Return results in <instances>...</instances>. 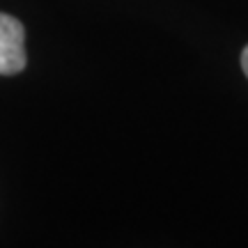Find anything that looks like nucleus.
I'll use <instances>...</instances> for the list:
<instances>
[{
	"label": "nucleus",
	"instance_id": "obj_1",
	"mask_svg": "<svg viewBox=\"0 0 248 248\" xmlns=\"http://www.w3.org/2000/svg\"><path fill=\"white\" fill-rule=\"evenodd\" d=\"M26 28L9 14H0V74L12 76L26 69Z\"/></svg>",
	"mask_w": 248,
	"mask_h": 248
},
{
	"label": "nucleus",
	"instance_id": "obj_2",
	"mask_svg": "<svg viewBox=\"0 0 248 248\" xmlns=\"http://www.w3.org/2000/svg\"><path fill=\"white\" fill-rule=\"evenodd\" d=\"M241 69H244V74L248 76V46L244 48V53H241Z\"/></svg>",
	"mask_w": 248,
	"mask_h": 248
}]
</instances>
